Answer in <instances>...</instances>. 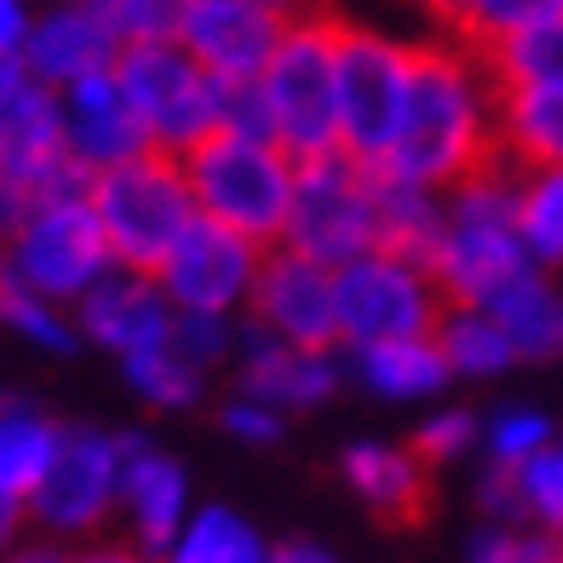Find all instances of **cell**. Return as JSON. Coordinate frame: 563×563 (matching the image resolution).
I'll list each match as a JSON object with an SVG mask.
<instances>
[{
  "label": "cell",
  "instance_id": "28",
  "mask_svg": "<svg viewBox=\"0 0 563 563\" xmlns=\"http://www.w3.org/2000/svg\"><path fill=\"white\" fill-rule=\"evenodd\" d=\"M518 236L529 260L563 265V167H518Z\"/></svg>",
  "mask_w": 563,
  "mask_h": 563
},
{
  "label": "cell",
  "instance_id": "30",
  "mask_svg": "<svg viewBox=\"0 0 563 563\" xmlns=\"http://www.w3.org/2000/svg\"><path fill=\"white\" fill-rule=\"evenodd\" d=\"M558 12H563V0H454L438 35H449L460 46H483V41L511 35L541 18H558Z\"/></svg>",
  "mask_w": 563,
  "mask_h": 563
},
{
  "label": "cell",
  "instance_id": "19",
  "mask_svg": "<svg viewBox=\"0 0 563 563\" xmlns=\"http://www.w3.org/2000/svg\"><path fill=\"white\" fill-rule=\"evenodd\" d=\"M121 506L144 552H167L185 529V472L144 438H121Z\"/></svg>",
  "mask_w": 563,
  "mask_h": 563
},
{
  "label": "cell",
  "instance_id": "9",
  "mask_svg": "<svg viewBox=\"0 0 563 563\" xmlns=\"http://www.w3.org/2000/svg\"><path fill=\"white\" fill-rule=\"evenodd\" d=\"M288 247L311 253L322 265H345L374 247V178L368 162L328 150L294 167V201H288Z\"/></svg>",
  "mask_w": 563,
  "mask_h": 563
},
{
  "label": "cell",
  "instance_id": "12",
  "mask_svg": "<svg viewBox=\"0 0 563 563\" xmlns=\"http://www.w3.org/2000/svg\"><path fill=\"white\" fill-rule=\"evenodd\" d=\"M260 260H265V247L253 236H242V230H230L224 219L196 208L185 236H178L173 253L162 260L156 282L178 311H219L224 317L236 299H247L253 276H260Z\"/></svg>",
  "mask_w": 563,
  "mask_h": 563
},
{
  "label": "cell",
  "instance_id": "32",
  "mask_svg": "<svg viewBox=\"0 0 563 563\" xmlns=\"http://www.w3.org/2000/svg\"><path fill=\"white\" fill-rule=\"evenodd\" d=\"M92 7L121 46L178 35V18H185V0H92Z\"/></svg>",
  "mask_w": 563,
  "mask_h": 563
},
{
  "label": "cell",
  "instance_id": "31",
  "mask_svg": "<svg viewBox=\"0 0 563 563\" xmlns=\"http://www.w3.org/2000/svg\"><path fill=\"white\" fill-rule=\"evenodd\" d=\"M518 500L523 518H534L541 529H563V449L518 460Z\"/></svg>",
  "mask_w": 563,
  "mask_h": 563
},
{
  "label": "cell",
  "instance_id": "5",
  "mask_svg": "<svg viewBox=\"0 0 563 563\" xmlns=\"http://www.w3.org/2000/svg\"><path fill=\"white\" fill-rule=\"evenodd\" d=\"M271 139L294 162L340 150V87H334V12H299L260 69Z\"/></svg>",
  "mask_w": 563,
  "mask_h": 563
},
{
  "label": "cell",
  "instance_id": "38",
  "mask_svg": "<svg viewBox=\"0 0 563 563\" xmlns=\"http://www.w3.org/2000/svg\"><path fill=\"white\" fill-rule=\"evenodd\" d=\"M271 563H334L322 547H311V541H288V547H276L271 552Z\"/></svg>",
  "mask_w": 563,
  "mask_h": 563
},
{
  "label": "cell",
  "instance_id": "7",
  "mask_svg": "<svg viewBox=\"0 0 563 563\" xmlns=\"http://www.w3.org/2000/svg\"><path fill=\"white\" fill-rule=\"evenodd\" d=\"M334 87H340V150L356 162H386L408 98V46L374 23L334 12Z\"/></svg>",
  "mask_w": 563,
  "mask_h": 563
},
{
  "label": "cell",
  "instance_id": "13",
  "mask_svg": "<svg viewBox=\"0 0 563 563\" xmlns=\"http://www.w3.org/2000/svg\"><path fill=\"white\" fill-rule=\"evenodd\" d=\"M299 18L294 0H185L178 41L208 64L219 81H260L276 41Z\"/></svg>",
  "mask_w": 563,
  "mask_h": 563
},
{
  "label": "cell",
  "instance_id": "6",
  "mask_svg": "<svg viewBox=\"0 0 563 563\" xmlns=\"http://www.w3.org/2000/svg\"><path fill=\"white\" fill-rule=\"evenodd\" d=\"M115 81L126 104L139 110L144 139L185 162L196 139H208L224 121V81L201 64L178 35L162 41H133L115 53Z\"/></svg>",
  "mask_w": 563,
  "mask_h": 563
},
{
  "label": "cell",
  "instance_id": "10",
  "mask_svg": "<svg viewBox=\"0 0 563 563\" xmlns=\"http://www.w3.org/2000/svg\"><path fill=\"white\" fill-rule=\"evenodd\" d=\"M334 299H340V340L368 345V340H402V334H438L443 317V288L438 276L415 260H397L386 247H368L334 271Z\"/></svg>",
  "mask_w": 563,
  "mask_h": 563
},
{
  "label": "cell",
  "instance_id": "3",
  "mask_svg": "<svg viewBox=\"0 0 563 563\" xmlns=\"http://www.w3.org/2000/svg\"><path fill=\"white\" fill-rule=\"evenodd\" d=\"M294 156L276 139L242 133V126L219 121L208 139L185 150V178L201 213L224 219L260 247H271L288 230V201H294Z\"/></svg>",
  "mask_w": 563,
  "mask_h": 563
},
{
  "label": "cell",
  "instance_id": "35",
  "mask_svg": "<svg viewBox=\"0 0 563 563\" xmlns=\"http://www.w3.org/2000/svg\"><path fill=\"white\" fill-rule=\"evenodd\" d=\"M472 438H477L472 415H460V408H449V415L426 420V426L415 431V454L426 460V466H443V460L466 454V449H472Z\"/></svg>",
  "mask_w": 563,
  "mask_h": 563
},
{
  "label": "cell",
  "instance_id": "34",
  "mask_svg": "<svg viewBox=\"0 0 563 563\" xmlns=\"http://www.w3.org/2000/svg\"><path fill=\"white\" fill-rule=\"evenodd\" d=\"M472 563H563V552L541 534H518V529H483Z\"/></svg>",
  "mask_w": 563,
  "mask_h": 563
},
{
  "label": "cell",
  "instance_id": "20",
  "mask_svg": "<svg viewBox=\"0 0 563 563\" xmlns=\"http://www.w3.org/2000/svg\"><path fill=\"white\" fill-rule=\"evenodd\" d=\"M242 386L247 397H260L271 408H311L340 386V368L328 363V351H305V345H288V340L265 334V328H253Z\"/></svg>",
  "mask_w": 563,
  "mask_h": 563
},
{
  "label": "cell",
  "instance_id": "15",
  "mask_svg": "<svg viewBox=\"0 0 563 563\" xmlns=\"http://www.w3.org/2000/svg\"><path fill=\"white\" fill-rule=\"evenodd\" d=\"M58 104H64V150L87 173H104L126 156H139V150H150L144 121H139L133 104H126L115 69H98V75L69 81L58 92Z\"/></svg>",
  "mask_w": 563,
  "mask_h": 563
},
{
  "label": "cell",
  "instance_id": "14",
  "mask_svg": "<svg viewBox=\"0 0 563 563\" xmlns=\"http://www.w3.org/2000/svg\"><path fill=\"white\" fill-rule=\"evenodd\" d=\"M253 322L265 334L305 345V351H328L340 340V299H334V265L311 260V253H265L260 276L247 288Z\"/></svg>",
  "mask_w": 563,
  "mask_h": 563
},
{
  "label": "cell",
  "instance_id": "43",
  "mask_svg": "<svg viewBox=\"0 0 563 563\" xmlns=\"http://www.w3.org/2000/svg\"><path fill=\"white\" fill-rule=\"evenodd\" d=\"M23 75H30V69H23V58H18V53H0V92H7V87H18Z\"/></svg>",
  "mask_w": 563,
  "mask_h": 563
},
{
  "label": "cell",
  "instance_id": "1",
  "mask_svg": "<svg viewBox=\"0 0 563 563\" xmlns=\"http://www.w3.org/2000/svg\"><path fill=\"white\" fill-rule=\"evenodd\" d=\"M506 162L500 126H495V87L483 64L449 35H431L408 46V98L397 139L386 150V167L408 185L454 190L466 178Z\"/></svg>",
  "mask_w": 563,
  "mask_h": 563
},
{
  "label": "cell",
  "instance_id": "21",
  "mask_svg": "<svg viewBox=\"0 0 563 563\" xmlns=\"http://www.w3.org/2000/svg\"><path fill=\"white\" fill-rule=\"evenodd\" d=\"M483 311L506 328V340L518 356H534V363L563 356V288H552L534 265L518 271L511 282H500V288L483 299Z\"/></svg>",
  "mask_w": 563,
  "mask_h": 563
},
{
  "label": "cell",
  "instance_id": "27",
  "mask_svg": "<svg viewBox=\"0 0 563 563\" xmlns=\"http://www.w3.org/2000/svg\"><path fill=\"white\" fill-rule=\"evenodd\" d=\"M438 345H443L454 374H500V368H511V356H518L506 340V328L483 311V305H443Z\"/></svg>",
  "mask_w": 563,
  "mask_h": 563
},
{
  "label": "cell",
  "instance_id": "40",
  "mask_svg": "<svg viewBox=\"0 0 563 563\" xmlns=\"http://www.w3.org/2000/svg\"><path fill=\"white\" fill-rule=\"evenodd\" d=\"M7 563H75V558H69V552H58L53 541H41V547H18Z\"/></svg>",
  "mask_w": 563,
  "mask_h": 563
},
{
  "label": "cell",
  "instance_id": "2",
  "mask_svg": "<svg viewBox=\"0 0 563 563\" xmlns=\"http://www.w3.org/2000/svg\"><path fill=\"white\" fill-rule=\"evenodd\" d=\"M518 271H529V247L518 236V167L500 162L449 190L431 276L449 305H483Z\"/></svg>",
  "mask_w": 563,
  "mask_h": 563
},
{
  "label": "cell",
  "instance_id": "41",
  "mask_svg": "<svg viewBox=\"0 0 563 563\" xmlns=\"http://www.w3.org/2000/svg\"><path fill=\"white\" fill-rule=\"evenodd\" d=\"M75 563H150L144 552H126V547H98V552H81Z\"/></svg>",
  "mask_w": 563,
  "mask_h": 563
},
{
  "label": "cell",
  "instance_id": "8",
  "mask_svg": "<svg viewBox=\"0 0 563 563\" xmlns=\"http://www.w3.org/2000/svg\"><path fill=\"white\" fill-rule=\"evenodd\" d=\"M0 253H7V265H12V276L23 282V288H35V294L58 299V305L81 299L92 282L115 265L87 190L46 196L41 208L0 242Z\"/></svg>",
  "mask_w": 563,
  "mask_h": 563
},
{
  "label": "cell",
  "instance_id": "23",
  "mask_svg": "<svg viewBox=\"0 0 563 563\" xmlns=\"http://www.w3.org/2000/svg\"><path fill=\"white\" fill-rule=\"evenodd\" d=\"M466 53L483 64L495 92L511 87H563V12L541 18V23H523L511 35H495L483 46H466Z\"/></svg>",
  "mask_w": 563,
  "mask_h": 563
},
{
  "label": "cell",
  "instance_id": "24",
  "mask_svg": "<svg viewBox=\"0 0 563 563\" xmlns=\"http://www.w3.org/2000/svg\"><path fill=\"white\" fill-rule=\"evenodd\" d=\"M58 438L64 426L46 420V408H35L30 397H0V495L30 506Z\"/></svg>",
  "mask_w": 563,
  "mask_h": 563
},
{
  "label": "cell",
  "instance_id": "18",
  "mask_svg": "<svg viewBox=\"0 0 563 563\" xmlns=\"http://www.w3.org/2000/svg\"><path fill=\"white\" fill-rule=\"evenodd\" d=\"M167 328H173V299L144 271H115V276L104 271L81 294V334L110 345L115 356L167 340Z\"/></svg>",
  "mask_w": 563,
  "mask_h": 563
},
{
  "label": "cell",
  "instance_id": "17",
  "mask_svg": "<svg viewBox=\"0 0 563 563\" xmlns=\"http://www.w3.org/2000/svg\"><path fill=\"white\" fill-rule=\"evenodd\" d=\"M340 472L351 483V495L363 500L386 529L408 534L431 518L438 489H431V472L415 449H391V443H351Z\"/></svg>",
  "mask_w": 563,
  "mask_h": 563
},
{
  "label": "cell",
  "instance_id": "4",
  "mask_svg": "<svg viewBox=\"0 0 563 563\" xmlns=\"http://www.w3.org/2000/svg\"><path fill=\"white\" fill-rule=\"evenodd\" d=\"M87 196H92L98 224H104L110 260L121 271H144V276L162 271L173 242L185 236V224L196 219L185 162L156 150V144L115 162V167H104V173H92Z\"/></svg>",
  "mask_w": 563,
  "mask_h": 563
},
{
  "label": "cell",
  "instance_id": "22",
  "mask_svg": "<svg viewBox=\"0 0 563 563\" xmlns=\"http://www.w3.org/2000/svg\"><path fill=\"white\" fill-rule=\"evenodd\" d=\"M495 126L511 167H563V87L495 92Z\"/></svg>",
  "mask_w": 563,
  "mask_h": 563
},
{
  "label": "cell",
  "instance_id": "29",
  "mask_svg": "<svg viewBox=\"0 0 563 563\" xmlns=\"http://www.w3.org/2000/svg\"><path fill=\"white\" fill-rule=\"evenodd\" d=\"M121 368H126V379H133V391L144 402H156V408H190L201 397V368L190 363L185 351H173V340L126 351Z\"/></svg>",
  "mask_w": 563,
  "mask_h": 563
},
{
  "label": "cell",
  "instance_id": "11",
  "mask_svg": "<svg viewBox=\"0 0 563 563\" xmlns=\"http://www.w3.org/2000/svg\"><path fill=\"white\" fill-rule=\"evenodd\" d=\"M115 506H121V438H104L92 426L64 431L30 495V518L53 534H87Z\"/></svg>",
  "mask_w": 563,
  "mask_h": 563
},
{
  "label": "cell",
  "instance_id": "16",
  "mask_svg": "<svg viewBox=\"0 0 563 563\" xmlns=\"http://www.w3.org/2000/svg\"><path fill=\"white\" fill-rule=\"evenodd\" d=\"M115 53H121V41L110 35V23L98 18L92 0H64V7H53L46 18L30 23V35L18 46L23 69L58 92L69 81H81V75L115 69Z\"/></svg>",
  "mask_w": 563,
  "mask_h": 563
},
{
  "label": "cell",
  "instance_id": "33",
  "mask_svg": "<svg viewBox=\"0 0 563 563\" xmlns=\"http://www.w3.org/2000/svg\"><path fill=\"white\" fill-rule=\"evenodd\" d=\"M547 438H552L547 415H534V408H506V415L489 426V454H495V460H506V466H518V460L541 454V449H547Z\"/></svg>",
  "mask_w": 563,
  "mask_h": 563
},
{
  "label": "cell",
  "instance_id": "39",
  "mask_svg": "<svg viewBox=\"0 0 563 563\" xmlns=\"http://www.w3.org/2000/svg\"><path fill=\"white\" fill-rule=\"evenodd\" d=\"M23 511H30V506H23V500H12V495H0V552L12 547V534H18V523H23Z\"/></svg>",
  "mask_w": 563,
  "mask_h": 563
},
{
  "label": "cell",
  "instance_id": "26",
  "mask_svg": "<svg viewBox=\"0 0 563 563\" xmlns=\"http://www.w3.org/2000/svg\"><path fill=\"white\" fill-rule=\"evenodd\" d=\"M167 563H271V552L247 518H236L224 506H208L173 534Z\"/></svg>",
  "mask_w": 563,
  "mask_h": 563
},
{
  "label": "cell",
  "instance_id": "37",
  "mask_svg": "<svg viewBox=\"0 0 563 563\" xmlns=\"http://www.w3.org/2000/svg\"><path fill=\"white\" fill-rule=\"evenodd\" d=\"M30 35V7L23 0H0V53H18Z\"/></svg>",
  "mask_w": 563,
  "mask_h": 563
},
{
  "label": "cell",
  "instance_id": "25",
  "mask_svg": "<svg viewBox=\"0 0 563 563\" xmlns=\"http://www.w3.org/2000/svg\"><path fill=\"white\" fill-rule=\"evenodd\" d=\"M356 374L386 397H426L454 374L438 334H402V340H368L356 345Z\"/></svg>",
  "mask_w": 563,
  "mask_h": 563
},
{
  "label": "cell",
  "instance_id": "36",
  "mask_svg": "<svg viewBox=\"0 0 563 563\" xmlns=\"http://www.w3.org/2000/svg\"><path fill=\"white\" fill-rule=\"evenodd\" d=\"M224 431H236V438H247V443H276L282 438V415L271 402H260V397H242V402L224 408Z\"/></svg>",
  "mask_w": 563,
  "mask_h": 563
},
{
  "label": "cell",
  "instance_id": "42",
  "mask_svg": "<svg viewBox=\"0 0 563 563\" xmlns=\"http://www.w3.org/2000/svg\"><path fill=\"white\" fill-rule=\"evenodd\" d=\"M408 7H415V12L431 23V30H443V18H449V7H454V0H408Z\"/></svg>",
  "mask_w": 563,
  "mask_h": 563
}]
</instances>
